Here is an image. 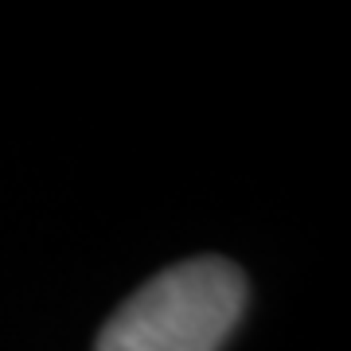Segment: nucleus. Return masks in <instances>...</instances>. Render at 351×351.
Masks as SVG:
<instances>
[{"label": "nucleus", "instance_id": "1", "mask_svg": "<svg viewBox=\"0 0 351 351\" xmlns=\"http://www.w3.org/2000/svg\"><path fill=\"white\" fill-rule=\"evenodd\" d=\"M246 308V277L230 258L203 254L160 269L117 304L94 351H219Z\"/></svg>", "mask_w": 351, "mask_h": 351}]
</instances>
